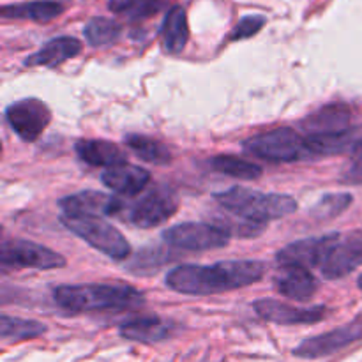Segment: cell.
Returning a JSON list of instances; mask_svg holds the SVG:
<instances>
[{
    "instance_id": "obj_1",
    "label": "cell",
    "mask_w": 362,
    "mask_h": 362,
    "mask_svg": "<svg viewBox=\"0 0 362 362\" xmlns=\"http://www.w3.org/2000/svg\"><path fill=\"white\" fill-rule=\"evenodd\" d=\"M265 264L260 260H226L214 265H179L166 276V286L184 296H216L260 281Z\"/></svg>"
},
{
    "instance_id": "obj_2",
    "label": "cell",
    "mask_w": 362,
    "mask_h": 362,
    "mask_svg": "<svg viewBox=\"0 0 362 362\" xmlns=\"http://www.w3.org/2000/svg\"><path fill=\"white\" fill-rule=\"evenodd\" d=\"M53 299L73 313L136 310L145 304L144 293L127 285H62L55 288Z\"/></svg>"
},
{
    "instance_id": "obj_3",
    "label": "cell",
    "mask_w": 362,
    "mask_h": 362,
    "mask_svg": "<svg viewBox=\"0 0 362 362\" xmlns=\"http://www.w3.org/2000/svg\"><path fill=\"white\" fill-rule=\"evenodd\" d=\"M214 200L232 216L264 225L297 211V202L288 194L262 193L239 186L216 193Z\"/></svg>"
},
{
    "instance_id": "obj_4",
    "label": "cell",
    "mask_w": 362,
    "mask_h": 362,
    "mask_svg": "<svg viewBox=\"0 0 362 362\" xmlns=\"http://www.w3.org/2000/svg\"><path fill=\"white\" fill-rule=\"evenodd\" d=\"M247 154L269 163H296L310 159L306 136H300L293 127H276L255 134L243 144Z\"/></svg>"
},
{
    "instance_id": "obj_5",
    "label": "cell",
    "mask_w": 362,
    "mask_h": 362,
    "mask_svg": "<svg viewBox=\"0 0 362 362\" xmlns=\"http://www.w3.org/2000/svg\"><path fill=\"white\" fill-rule=\"evenodd\" d=\"M60 223L69 232L83 239L88 246L98 250L99 253L106 255L113 260H126L131 255V246L126 237L119 232L113 225L103 221L99 218H71L62 216Z\"/></svg>"
},
{
    "instance_id": "obj_6",
    "label": "cell",
    "mask_w": 362,
    "mask_h": 362,
    "mask_svg": "<svg viewBox=\"0 0 362 362\" xmlns=\"http://www.w3.org/2000/svg\"><path fill=\"white\" fill-rule=\"evenodd\" d=\"M0 264L2 267L52 271V269H62L66 265V258L32 240L6 239L0 250Z\"/></svg>"
},
{
    "instance_id": "obj_7",
    "label": "cell",
    "mask_w": 362,
    "mask_h": 362,
    "mask_svg": "<svg viewBox=\"0 0 362 362\" xmlns=\"http://www.w3.org/2000/svg\"><path fill=\"white\" fill-rule=\"evenodd\" d=\"M168 246L184 251H209L225 247L230 235L216 225L207 223H180L163 232Z\"/></svg>"
},
{
    "instance_id": "obj_8",
    "label": "cell",
    "mask_w": 362,
    "mask_h": 362,
    "mask_svg": "<svg viewBox=\"0 0 362 362\" xmlns=\"http://www.w3.org/2000/svg\"><path fill=\"white\" fill-rule=\"evenodd\" d=\"M179 209V197L166 186H158L129 207L127 219L140 228H156L168 221Z\"/></svg>"
},
{
    "instance_id": "obj_9",
    "label": "cell",
    "mask_w": 362,
    "mask_h": 362,
    "mask_svg": "<svg viewBox=\"0 0 362 362\" xmlns=\"http://www.w3.org/2000/svg\"><path fill=\"white\" fill-rule=\"evenodd\" d=\"M6 120L21 140L35 141L52 122V112L41 99L25 98L7 106Z\"/></svg>"
},
{
    "instance_id": "obj_10",
    "label": "cell",
    "mask_w": 362,
    "mask_h": 362,
    "mask_svg": "<svg viewBox=\"0 0 362 362\" xmlns=\"http://www.w3.org/2000/svg\"><path fill=\"white\" fill-rule=\"evenodd\" d=\"M341 240L339 233H325L320 237L296 240L276 255L279 265H300V267H324L327 258Z\"/></svg>"
},
{
    "instance_id": "obj_11",
    "label": "cell",
    "mask_w": 362,
    "mask_h": 362,
    "mask_svg": "<svg viewBox=\"0 0 362 362\" xmlns=\"http://www.w3.org/2000/svg\"><path fill=\"white\" fill-rule=\"evenodd\" d=\"M362 339V315L354 318L349 324L338 329L325 332V334L308 338L293 350V356L300 359H320V357L332 356L339 350L346 349L352 343Z\"/></svg>"
},
{
    "instance_id": "obj_12",
    "label": "cell",
    "mask_w": 362,
    "mask_h": 362,
    "mask_svg": "<svg viewBox=\"0 0 362 362\" xmlns=\"http://www.w3.org/2000/svg\"><path fill=\"white\" fill-rule=\"evenodd\" d=\"M64 216L71 218H99L103 216H115L126 209L124 202L113 194L101 193V191H80V193L67 194L59 202Z\"/></svg>"
},
{
    "instance_id": "obj_13",
    "label": "cell",
    "mask_w": 362,
    "mask_h": 362,
    "mask_svg": "<svg viewBox=\"0 0 362 362\" xmlns=\"http://www.w3.org/2000/svg\"><path fill=\"white\" fill-rule=\"evenodd\" d=\"M255 311L264 320L279 325H297V324H315L327 317V308L315 306L308 310L288 306L276 299H260L253 304Z\"/></svg>"
},
{
    "instance_id": "obj_14",
    "label": "cell",
    "mask_w": 362,
    "mask_h": 362,
    "mask_svg": "<svg viewBox=\"0 0 362 362\" xmlns=\"http://www.w3.org/2000/svg\"><path fill=\"white\" fill-rule=\"evenodd\" d=\"M362 265V232L350 233L341 239L331 257L322 267V274L325 279H339L349 276Z\"/></svg>"
},
{
    "instance_id": "obj_15",
    "label": "cell",
    "mask_w": 362,
    "mask_h": 362,
    "mask_svg": "<svg viewBox=\"0 0 362 362\" xmlns=\"http://www.w3.org/2000/svg\"><path fill=\"white\" fill-rule=\"evenodd\" d=\"M274 286L281 296L306 303L317 293L318 283L310 269L300 265H279L274 274Z\"/></svg>"
},
{
    "instance_id": "obj_16",
    "label": "cell",
    "mask_w": 362,
    "mask_h": 362,
    "mask_svg": "<svg viewBox=\"0 0 362 362\" xmlns=\"http://www.w3.org/2000/svg\"><path fill=\"white\" fill-rule=\"evenodd\" d=\"M101 180L108 189L122 197H136L151 182L148 170L134 165H120L101 173Z\"/></svg>"
},
{
    "instance_id": "obj_17",
    "label": "cell",
    "mask_w": 362,
    "mask_h": 362,
    "mask_svg": "<svg viewBox=\"0 0 362 362\" xmlns=\"http://www.w3.org/2000/svg\"><path fill=\"white\" fill-rule=\"evenodd\" d=\"M350 108L341 103L327 105L318 112L311 113L300 122V129L311 136V134H331V133H345L349 131L350 124Z\"/></svg>"
},
{
    "instance_id": "obj_18",
    "label": "cell",
    "mask_w": 362,
    "mask_h": 362,
    "mask_svg": "<svg viewBox=\"0 0 362 362\" xmlns=\"http://www.w3.org/2000/svg\"><path fill=\"white\" fill-rule=\"evenodd\" d=\"M177 325L172 320H163L159 317H141L124 322L119 327L122 338L138 343H159L173 336Z\"/></svg>"
},
{
    "instance_id": "obj_19",
    "label": "cell",
    "mask_w": 362,
    "mask_h": 362,
    "mask_svg": "<svg viewBox=\"0 0 362 362\" xmlns=\"http://www.w3.org/2000/svg\"><path fill=\"white\" fill-rule=\"evenodd\" d=\"M74 148L81 161L98 168H115L127 161L126 154L115 144L106 140H80Z\"/></svg>"
},
{
    "instance_id": "obj_20",
    "label": "cell",
    "mask_w": 362,
    "mask_h": 362,
    "mask_svg": "<svg viewBox=\"0 0 362 362\" xmlns=\"http://www.w3.org/2000/svg\"><path fill=\"white\" fill-rule=\"evenodd\" d=\"M80 52L81 42L78 39L69 37V35H62V37H55L46 42L41 49L32 53L28 59H25L23 64L28 67H55L59 64L76 57Z\"/></svg>"
},
{
    "instance_id": "obj_21",
    "label": "cell",
    "mask_w": 362,
    "mask_h": 362,
    "mask_svg": "<svg viewBox=\"0 0 362 362\" xmlns=\"http://www.w3.org/2000/svg\"><path fill=\"white\" fill-rule=\"evenodd\" d=\"M163 48L170 55H179L184 52L189 39V27H187V14L182 6H173L166 13L161 27Z\"/></svg>"
},
{
    "instance_id": "obj_22",
    "label": "cell",
    "mask_w": 362,
    "mask_h": 362,
    "mask_svg": "<svg viewBox=\"0 0 362 362\" xmlns=\"http://www.w3.org/2000/svg\"><path fill=\"white\" fill-rule=\"evenodd\" d=\"M64 13L62 4L55 0H34V2L11 4L2 7V16L11 20H30L37 23H48Z\"/></svg>"
},
{
    "instance_id": "obj_23",
    "label": "cell",
    "mask_w": 362,
    "mask_h": 362,
    "mask_svg": "<svg viewBox=\"0 0 362 362\" xmlns=\"http://www.w3.org/2000/svg\"><path fill=\"white\" fill-rule=\"evenodd\" d=\"M124 144L134 152L140 159L151 163V165H168L172 163V152L163 141L154 140L145 134H127Z\"/></svg>"
},
{
    "instance_id": "obj_24",
    "label": "cell",
    "mask_w": 362,
    "mask_h": 362,
    "mask_svg": "<svg viewBox=\"0 0 362 362\" xmlns=\"http://www.w3.org/2000/svg\"><path fill=\"white\" fill-rule=\"evenodd\" d=\"M211 166L214 172L223 173V175L233 177L240 180H255L262 177V168L247 159L239 158V156L219 154L211 159Z\"/></svg>"
},
{
    "instance_id": "obj_25",
    "label": "cell",
    "mask_w": 362,
    "mask_h": 362,
    "mask_svg": "<svg viewBox=\"0 0 362 362\" xmlns=\"http://www.w3.org/2000/svg\"><path fill=\"white\" fill-rule=\"evenodd\" d=\"M306 144L311 158H320V156L341 154L346 148H352L356 141L352 140V133L345 131V133L311 134V136H306Z\"/></svg>"
},
{
    "instance_id": "obj_26",
    "label": "cell",
    "mask_w": 362,
    "mask_h": 362,
    "mask_svg": "<svg viewBox=\"0 0 362 362\" xmlns=\"http://www.w3.org/2000/svg\"><path fill=\"white\" fill-rule=\"evenodd\" d=\"M46 331H48V327L41 322L9 317V315H2V318H0V336L4 339H13V341L34 339L46 334Z\"/></svg>"
},
{
    "instance_id": "obj_27",
    "label": "cell",
    "mask_w": 362,
    "mask_h": 362,
    "mask_svg": "<svg viewBox=\"0 0 362 362\" xmlns=\"http://www.w3.org/2000/svg\"><path fill=\"white\" fill-rule=\"evenodd\" d=\"M83 34L88 45L94 46V48H101V46H108L119 41L122 27L110 18H92L85 25Z\"/></svg>"
},
{
    "instance_id": "obj_28",
    "label": "cell",
    "mask_w": 362,
    "mask_h": 362,
    "mask_svg": "<svg viewBox=\"0 0 362 362\" xmlns=\"http://www.w3.org/2000/svg\"><path fill=\"white\" fill-rule=\"evenodd\" d=\"M165 0H108V9L131 21H140L158 14Z\"/></svg>"
},
{
    "instance_id": "obj_29",
    "label": "cell",
    "mask_w": 362,
    "mask_h": 362,
    "mask_svg": "<svg viewBox=\"0 0 362 362\" xmlns=\"http://www.w3.org/2000/svg\"><path fill=\"white\" fill-rule=\"evenodd\" d=\"M354 198L349 193H336V194H325L324 198L318 200V204L311 209V216L317 219H332L336 216L343 214L346 209L352 205Z\"/></svg>"
},
{
    "instance_id": "obj_30",
    "label": "cell",
    "mask_w": 362,
    "mask_h": 362,
    "mask_svg": "<svg viewBox=\"0 0 362 362\" xmlns=\"http://www.w3.org/2000/svg\"><path fill=\"white\" fill-rule=\"evenodd\" d=\"M346 184H362V140H356L350 148V163L343 173Z\"/></svg>"
},
{
    "instance_id": "obj_31",
    "label": "cell",
    "mask_w": 362,
    "mask_h": 362,
    "mask_svg": "<svg viewBox=\"0 0 362 362\" xmlns=\"http://www.w3.org/2000/svg\"><path fill=\"white\" fill-rule=\"evenodd\" d=\"M265 25L264 16H244L239 23L235 25V28L230 34L232 41H240V39L253 37L255 34L262 30V27Z\"/></svg>"
},
{
    "instance_id": "obj_32",
    "label": "cell",
    "mask_w": 362,
    "mask_h": 362,
    "mask_svg": "<svg viewBox=\"0 0 362 362\" xmlns=\"http://www.w3.org/2000/svg\"><path fill=\"white\" fill-rule=\"evenodd\" d=\"M163 262H165L163 250H144L134 257V262L131 264L129 269L140 267L138 274H145V267L159 269V265H161Z\"/></svg>"
},
{
    "instance_id": "obj_33",
    "label": "cell",
    "mask_w": 362,
    "mask_h": 362,
    "mask_svg": "<svg viewBox=\"0 0 362 362\" xmlns=\"http://www.w3.org/2000/svg\"><path fill=\"white\" fill-rule=\"evenodd\" d=\"M357 285H359V288L362 290V274H361V278H359V281H357Z\"/></svg>"
}]
</instances>
